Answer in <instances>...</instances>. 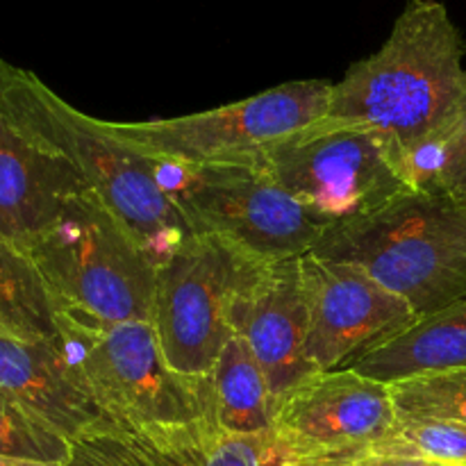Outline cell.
I'll return each instance as SVG.
<instances>
[{"mask_svg":"<svg viewBox=\"0 0 466 466\" xmlns=\"http://www.w3.org/2000/svg\"><path fill=\"white\" fill-rule=\"evenodd\" d=\"M246 264L212 235H194L157 267L153 328L173 371L208 378L228 341L232 294Z\"/></svg>","mask_w":466,"mask_h":466,"instance_id":"9","label":"cell"},{"mask_svg":"<svg viewBox=\"0 0 466 466\" xmlns=\"http://www.w3.org/2000/svg\"><path fill=\"white\" fill-rule=\"evenodd\" d=\"M57 303L30 255L0 235V337L57 339Z\"/></svg>","mask_w":466,"mask_h":466,"instance_id":"18","label":"cell"},{"mask_svg":"<svg viewBox=\"0 0 466 466\" xmlns=\"http://www.w3.org/2000/svg\"><path fill=\"white\" fill-rule=\"evenodd\" d=\"M332 82L294 80L258 96L187 116L144 123L105 121L116 139L171 167H246L285 137L321 121Z\"/></svg>","mask_w":466,"mask_h":466,"instance_id":"7","label":"cell"},{"mask_svg":"<svg viewBox=\"0 0 466 466\" xmlns=\"http://www.w3.org/2000/svg\"><path fill=\"white\" fill-rule=\"evenodd\" d=\"M71 451L73 441L66 435L0 390V458L68 464Z\"/></svg>","mask_w":466,"mask_h":466,"instance_id":"20","label":"cell"},{"mask_svg":"<svg viewBox=\"0 0 466 466\" xmlns=\"http://www.w3.org/2000/svg\"><path fill=\"white\" fill-rule=\"evenodd\" d=\"M157 164V162H155ZM159 180L196 235H212L253 264L312 253L330 226L296 200L264 164L171 167Z\"/></svg>","mask_w":466,"mask_h":466,"instance_id":"6","label":"cell"},{"mask_svg":"<svg viewBox=\"0 0 466 466\" xmlns=\"http://www.w3.org/2000/svg\"><path fill=\"white\" fill-rule=\"evenodd\" d=\"M0 114L36 148L62 159L132 232L155 267L196 232L159 180V168L105 121L59 98L32 71L0 57Z\"/></svg>","mask_w":466,"mask_h":466,"instance_id":"2","label":"cell"},{"mask_svg":"<svg viewBox=\"0 0 466 466\" xmlns=\"http://www.w3.org/2000/svg\"><path fill=\"white\" fill-rule=\"evenodd\" d=\"M0 390L76 441L105 423L82 387L62 341H21L0 337Z\"/></svg>","mask_w":466,"mask_h":466,"instance_id":"15","label":"cell"},{"mask_svg":"<svg viewBox=\"0 0 466 466\" xmlns=\"http://www.w3.org/2000/svg\"><path fill=\"white\" fill-rule=\"evenodd\" d=\"M464 55L444 3L408 0L385 44L332 85L323 118L376 132L410 164L466 112Z\"/></svg>","mask_w":466,"mask_h":466,"instance_id":"1","label":"cell"},{"mask_svg":"<svg viewBox=\"0 0 466 466\" xmlns=\"http://www.w3.org/2000/svg\"><path fill=\"white\" fill-rule=\"evenodd\" d=\"M25 253L59 312L105 323H153L157 267L91 191L73 196Z\"/></svg>","mask_w":466,"mask_h":466,"instance_id":"4","label":"cell"},{"mask_svg":"<svg viewBox=\"0 0 466 466\" xmlns=\"http://www.w3.org/2000/svg\"><path fill=\"white\" fill-rule=\"evenodd\" d=\"M0 466H66V464L36 462V460H21V458H0Z\"/></svg>","mask_w":466,"mask_h":466,"instance_id":"24","label":"cell"},{"mask_svg":"<svg viewBox=\"0 0 466 466\" xmlns=\"http://www.w3.org/2000/svg\"><path fill=\"white\" fill-rule=\"evenodd\" d=\"M300 282L308 308V358L317 371L349 367L417 319L403 299L353 264L305 253Z\"/></svg>","mask_w":466,"mask_h":466,"instance_id":"11","label":"cell"},{"mask_svg":"<svg viewBox=\"0 0 466 466\" xmlns=\"http://www.w3.org/2000/svg\"><path fill=\"white\" fill-rule=\"evenodd\" d=\"M208 378L212 419L221 431L244 437L271 435L276 396L244 339L235 335L228 341Z\"/></svg>","mask_w":466,"mask_h":466,"instance_id":"17","label":"cell"},{"mask_svg":"<svg viewBox=\"0 0 466 466\" xmlns=\"http://www.w3.org/2000/svg\"><path fill=\"white\" fill-rule=\"evenodd\" d=\"M262 164L330 228L369 217L417 189L408 159L390 141L328 118L278 141Z\"/></svg>","mask_w":466,"mask_h":466,"instance_id":"8","label":"cell"},{"mask_svg":"<svg viewBox=\"0 0 466 466\" xmlns=\"http://www.w3.org/2000/svg\"><path fill=\"white\" fill-rule=\"evenodd\" d=\"M396 419L390 385L341 367L287 390L271 437L289 466H335L371 451Z\"/></svg>","mask_w":466,"mask_h":466,"instance_id":"10","label":"cell"},{"mask_svg":"<svg viewBox=\"0 0 466 466\" xmlns=\"http://www.w3.org/2000/svg\"><path fill=\"white\" fill-rule=\"evenodd\" d=\"M228 317L235 335L244 339L262 367L276 400L300 380L319 373L308 358L300 258L278 264H246Z\"/></svg>","mask_w":466,"mask_h":466,"instance_id":"12","label":"cell"},{"mask_svg":"<svg viewBox=\"0 0 466 466\" xmlns=\"http://www.w3.org/2000/svg\"><path fill=\"white\" fill-rule=\"evenodd\" d=\"M396 412L466 426V367L405 378L390 385Z\"/></svg>","mask_w":466,"mask_h":466,"instance_id":"21","label":"cell"},{"mask_svg":"<svg viewBox=\"0 0 466 466\" xmlns=\"http://www.w3.org/2000/svg\"><path fill=\"white\" fill-rule=\"evenodd\" d=\"M85 185L0 114V235L25 250Z\"/></svg>","mask_w":466,"mask_h":466,"instance_id":"14","label":"cell"},{"mask_svg":"<svg viewBox=\"0 0 466 466\" xmlns=\"http://www.w3.org/2000/svg\"><path fill=\"white\" fill-rule=\"evenodd\" d=\"M57 326L82 387L107 423L141 428L212 419L209 378L173 371L153 323H105L59 312Z\"/></svg>","mask_w":466,"mask_h":466,"instance_id":"5","label":"cell"},{"mask_svg":"<svg viewBox=\"0 0 466 466\" xmlns=\"http://www.w3.org/2000/svg\"><path fill=\"white\" fill-rule=\"evenodd\" d=\"M312 253L362 268L423 317L466 296V203L412 189L369 217L328 228Z\"/></svg>","mask_w":466,"mask_h":466,"instance_id":"3","label":"cell"},{"mask_svg":"<svg viewBox=\"0 0 466 466\" xmlns=\"http://www.w3.org/2000/svg\"><path fill=\"white\" fill-rule=\"evenodd\" d=\"M466 367V296L449 308L423 314L373 344L349 364L385 385Z\"/></svg>","mask_w":466,"mask_h":466,"instance_id":"16","label":"cell"},{"mask_svg":"<svg viewBox=\"0 0 466 466\" xmlns=\"http://www.w3.org/2000/svg\"><path fill=\"white\" fill-rule=\"evenodd\" d=\"M367 453L405 455L444 466H466V426L399 414L394 428Z\"/></svg>","mask_w":466,"mask_h":466,"instance_id":"19","label":"cell"},{"mask_svg":"<svg viewBox=\"0 0 466 466\" xmlns=\"http://www.w3.org/2000/svg\"><path fill=\"white\" fill-rule=\"evenodd\" d=\"M410 171L417 189L441 191L466 203V112L440 141L410 159Z\"/></svg>","mask_w":466,"mask_h":466,"instance_id":"22","label":"cell"},{"mask_svg":"<svg viewBox=\"0 0 466 466\" xmlns=\"http://www.w3.org/2000/svg\"><path fill=\"white\" fill-rule=\"evenodd\" d=\"M66 466H289L273 437L221 431L212 419L177 426L107 423L73 441Z\"/></svg>","mask_w":466,"mask_h":466,"instance_id":"13","label":"cell"},{"mask_svg":"<svg viewBox=\"0 0 466 466\" xmlns=\"http://www.w3.org/2000/svg\"><path fill=\"white\" fill-rule=\"evenodd\" d=\"M335 466H444L437 462H428V460L419 458H405V455H387V453H364L353 460L335 464Z\"/></svg>","mask_w":466,"mask_h":466,"instance_id":"23","label":"cell"}]
</instances>
